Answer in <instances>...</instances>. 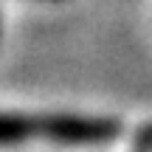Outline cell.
Wrapping results in <instances>:
<instances>
[{
  "instance_id": "6da1fadb",
  "label": "cell",
  "mask_w": 152,
  "mask_h": 152,
  "mask_svg": "<svg viewBox=\"0 0 152 152\" xmlns=\"http://www.w3.org/2000/svg\"><path fill=\"white\" fill-rule=\"evenodd\" d=\"M39 138H48L62 147H96L121 135L118 118L104 115H76V113H42L37 115Z\"/></svg>"
},
{
  "instance_id": "7a4b0ae2",
  "label": "cell",
  "mask_w": 152,
  "mask_h": 152,
  "mask_svg": "<svg viewBox=\"0 0 152 152\" xmlns=\"http://www.w3.org/2000/svg\"><path fill=\"white\" fill-rule=\"evenodd\" d=\"M39 135L37 115L28 113H0V147H17Z\"/></svg>"
},
{
  "instance_id": "3957f363",
  "label": "cell",
  "mask_w": 152,
  "mask_h": 152,
  "mask_svg": "<svg viewBox=\"0 0 152 152\" xmlns=\"http://www.w3.org/2000/svg\"><path fill=\"white\" fill-rule=\"evenodd\" d=\"M138 141H141L144 147H152V127H149V130H144L141 135H138Z\"/></svg>"
}]
</instances>
